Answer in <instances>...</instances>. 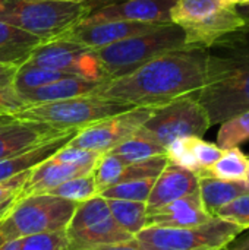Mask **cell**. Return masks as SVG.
<instances>
[{"mask_svg": "<svg viewBox=\"0 0 249 250\" xmlns=\"http://www.w3.org/2000/svg\"><path fill=\"white\" fill-rule=\"evenodd\" d=\"M226 248L227 250H249V231L238 234Z\"/></svg>", "mask_w": 249, "mask_h": 250, "instance_id": "cell-41", "label": "cell"}, {"mask_svg": "<svg viewBox=\"0 0 249 250\" xmlns=\"http://www.w3.org/2000/svg\"><path fill=\"white\" fill-rule=\"evenodd\" d=\"M25 64L62 72L90 81L107 82L95 51L68 38L41 42Z\"/></svg>", "mask_w": 249, "mask_h": 250, "instance_id": "cell-9", "label": "cell"}, {"mask_svg": "<svg viewBox=\"0 0 249 250\" xmlns=\"http://www.w3.org/2000/svg\"><path fill=\"white\" fill-rule=\"evenodd\" d=\"M78 132H79L78 129L69 130L68 133L59 138H54L51 141H47L38 146H34L32 149H28L16 157L0 161V182L7 180L13 176L31 171L40 164H43L44 161L50 160L56 152H59L62 148L69 145V142L75 138Z\"/></svg>", "mask_w": 249, "mask_h": 250, "instance_id": "cell-19", "label": "cell"}, {"mask_svg": "<svg viewBox=\"0 0 249 250\" xmlns=\"http://www.w3.org/2000/svg\"><path fill=\"white\" fill-rule=\"evenodd\" d=\"M0 250H21V240H13L6 245H3Z\"/></svg>", "mask_w": 249, "mask_h": 250, "instance_id": "cell-46", "label": "cell"}, {"mask_svg": "<svg viewBox=\"0 0 249 250\" xmlns=\"http://www.w3.org/2000/svg\"><path fill=\"white\" fill-rule=\"evenodd\" d=\"M198 192V176L172 163L156 177L151 193L147 199V214H153L163 207Z\"/></svg>", "mask_w": 249, "mask_h": 250, "instance_id": "cell-15", "label": "cell"}, {"mask_svg": "<svg viewBox=\"0 0 249 250\" xmlns=\"http://www.w3.org/2000/svg\"><path fill=\"white\" fill-rule=\"evenodd\" d=\"M29 173L31 171H26V173L18 174V176H13V177H10L7 180L0 182V204L15 198L19 193V190L22 189L23 183L29 177Z\"/></svg>", "mask_w": 249, "mask_h": 250, "instance_id": "cell-37", "label": "cell"}, {"mask_svg": "<svg viewBox=\"0 0 249 250\" xmlns=\"http://www.w3.org/2000/svg\"><path fill=\"white\" fill-rule=\"evenodd\" d=\"M15 122H18V119L15 117L13 113H4V111H0V132L3 129H6L7 126L13 125Z\"/></svg>", "mask_w": 249, "mask_h": 250, "instance_id": "cell-42", "label": "cell"}, {"mask_svg": "<svg viewBox=\"0 0 249 250\" xmlns=\"http://www.w3.org/2000/svg\"><path fill=\"white\" fill-rule=\"evenodd\" d=\"M26 107L18 92L10 88H0V111L4 113H16L21 108Z\"/></svg>", "mask_w": 249, "mask_h": 250, "instance_id": "cell-38", "label": "cell"}, {"mask_svg": "<svg viewBox=\"0 0 249 250\" xmlns=\"http://www.w3.org/2000/svg\"><path fill=\"white\" fill-rule=\"evenodd\" d=\"M135 107L100 97L97 94L63 101L34 104L13 113L18 120L41 122L59 129H84L103 119L125 113Z\"/></svg>", "mask_w": 249, "mask_h": 250, "instance_id": "cell-6", "label": "cell"}, {"mask_svg": "<svg viewBox=\"0 0 249 250\" xmlns=\"http://www.w3.org/2000/svg\"><path fill=\"white\" fill-rule=\"evenodd\" d=\"M68 248L66 250H85L104 246V245H113V243H122L134 239L132 234L125 231L114 220L113 217L103 220L94 226H90L81 231L68 234Z\"/></svg>", "mask_w": 249, "mask_h": 250, "instance_id": "cell-21", "label": "cell"}, {"mask_svg": "<svg viewBox=\"0 0 249 250\" xmlns=\"http://www.w3.org/2000/svg\"><path fill=\"white\" fill-rule=\"evenodd\" d=\"M110 208L107 205V199L103 196H94L85 202H81L76 205V209L66 227V233H76L81 231L90 226H94L103 220L110 218Z\"/></svg>", "mask_w": 249, "mask_h": 250, "instance_id": "cell-26", "label": "cell"}, {"mask_svg": "<svg viewBox=\"0 0 249 250\" xmlns=\"http://www.w3.org/2000/svg\"><path fill=\"white\" fill-rule=\"evenodd\" d=\"M207 50L183 47L167 51L135 72L106 82L97 95L129 104L156 108L201 91L205 81Z\"/></svg>", "mask_w": 249, "mask_h": 250, "instance_id": "cell-1", "label": "cell"}, {"mask_svg": "<svg viewBox=\"0 0 249 250\" xmlns=\"http://www.w3.org/2000/svg\"><path fill=\"white\" fill-rule=\"evenodd\" d=\"M66 230L40 233L21 239V250H66Z\"/></svg>", "mask_w": 249, "mask_h": 250, "instance_id": "cell-33", "label": "cell"}, {"mask_svg": "<svg viewBox=\"0 0 249 250\" xmlns=\"http://www.w3.org/2000/svg\"><path fill=\"white\" fill-rule=\"evenodd\" d=\"M176 1L178 0H123L90 12L84 21H125L153 25H170V12Z\"/></svg>", "mask_w": 249, "mask_h": 250, "instance_id": "cell-11", "label": "cell"}, {"mask_svg": "<svg viewBox=\"0 0 249 250\" xmlns=\"http://www.w3.org/2000/svg\"><path fill=\"white\" fill-rule=\"evenodd\" d=\"M205 50V81L195 98L214 126L249 111V31L227 34Z\"/></svg>", "mask_w": 249, "mask_h": 250, "instance_id": "cell-2", "label": "cell"}, {"mask_svg": "<svg viewBox=\"0 0 249 250\" xmlns=\"http://www.w3.org/2000/svg\"><path fill=\"white\" fill-rule=\"evenodd\" d=\"M117 1H123V0H90L87 3L90 12L98 9V7H103V6H107V4H112V3H117Z\"/></svg>", "mask_w": 249, "mask_h": 250, "instance_id": "cell-44", "label": "cell"}, {"mask_svg": "<svg viewBox=\"0 0 249 250\" xmlns=\"http://www.w3.org/2000/svg\"><path fill=\"white\" fill-rule=\"evenodd\" d=\"M236 10L241 15V18L244 19L245 23V29L249 31V3H244V4H236Z\"/></svg>", "mask_w": 249, "mask_h": 250, "instance_id": "cell-43", "label": "cell"}, {"mask_svg": "<svg viewBox=\"0 0 249 250\" xmlns=\"http://www.w3.org/2000/svg\"><path fill=\"white\" fill-rule=\"evenodd\" d=\"M183 47H186L183 31L178 25L170 23L94 51L109 82L135 72L167 51Z\"/></svg>", "mask_w": 249, "mask_h": 250, "instance_id": "cell-4", "label": "cell"}, {"mask_svg": "<svg viewBox=\"0 0 249 250\" xmlns=\"http://www.w3.org/2000/svg\"><path fill=\"white\" fill-rule=\"evenodd\" d=\"M233 1L235 4H244V3H249V0H230Z\"/></svg>", "mask_w": 249, "mask_h": 250, "instance_id": "cell-48", "label": "cell"}, {"mask_svg": "<svg viewBox=\"0 0 249 250\" xmlns=\"http://www.w3.org/2000/svg\"><path fill=\"white\" fill-rule=\"evenodd\" d=\"M192 145V152L197 160V164L200 167V176H207L211 170V167L216 164V161L222 157L223 149L219 148L216 144L207 142L203 138H192L191 141Z\"/></svg>", "mask_w": 249, "mask_h": 250, "instance_id": "cell-34", "label": "cell"}, {"mask_svg": "<svg viewBox=\"0 0 249 250\" xmlns=\"http://www.w3.org/2000/svg\"><path fill=\"white\" fill-rule=\"evenodd\" d=\"M90 9L85 3L60 0H0V21L13 25L43 42L63 38Z\"/></svg>", "mask_w": 249, "mask_h": 250, "instance_id": "cell-3", "label": "cell"}, {"mask_svg": "<svg viewBox=\"0 0 249 250\" xmlns=\"http://www.w3.org/2000/svg\"><path fill=\"white\" fill-rule=\"evenodd\" d=\"M163 25L139 23V22H125V21H101L88 22L81 21L75 25L63 38L79 42L91 50H98L122 40L150 32Z\"/></svg>", "mask_w": 249, "mask_h": 250, "instance_id": "cell-12", "label": "cell"}, {"mask_svg": "<svg viewBox=\"0 0 249 250\" xmlns=\"http://www.w3.org/2000/svg\"><path fill=\"white\" fill-rule=\"evenodd\" d=\"M248 160H249V155H248ZM248 185H249V179H248Z\"/></svg>", "mask_w": 249, "mask_h": 250, "instance_id": "cell-50", "label": "cell"}, {"mask_svg": "<svg viewBox=\"0 0 249 250\" xmlns=\"http://www.w3.org/2000/svg\"><path fill=\"white\" fill-rule=\"evenodd\" d=\"M244 230L220 218L191 229L145 227L135 239L145 250H208L227 246Z\"/></svg>", "mask_w": 249, "mask_h": 250, "instance_id": "cell-7", "label": "cell"}, {"mask_svg": "<svg viewBox=\"0 0 249 250\" xmlns=\"http://www.w3.org/2000/svg\"><path fill=\"white\" fill-rule=\"evenodd\" d=\"M223 221L232 223L242 230L249 229V192L241 195L230 204L225 205L216 215Z\"/></svg>", "mask_w": 249, "mask_h": 250, "instance_id": "cell-35", "label": "cell"}, {"mask_svg": "<svg viewBox=\"0 0 249 250\" xmlns=\"http://www.w3.org/2000/svg\"><path fill=\"white\" fill-rule=\"evenodd\" d=\"M101 155L103 154H98V152H94V151H87V149L73 148L70 145H66L59 152H56L51 158L59 161V163H65V164L95 167V164L98 163Z\"/></svg>", "mask_w": 249, "mask_h": 250, "instance_id": "cell-36", "label": "cell"}, {"mask_svg": "<svg viewBox=\"0 0 249 250\" xmlns=\"http://www.w3.org/2000/svg\"><path fill=\"white\" fill-rule=\"evenodd\" d=\"M249 192L247 182H230L222 180L213 176L198 177V193L205 211L216 218L217 212L241 195Z\"/></svg>", "mask_w": 249, "mask_h": 250, "instance_id": "cell-20", "label": "cell"}, {"mask_svg": "<svg viewBox=\"0 0 249 250\" xmlns=\"http://www.w3.org/2000/svg\"><path fill=\"white\" fill-rule=\"evenodd\" d=\"M92 170L94 167L65 164V163H59L50 158L44 161L43 164H40L38 167H35L34 170H31L29 177L23 183L19 193L16 195V199H23L28 196L47 193L68 180L90 174Z\"/></svg>", "mask_w": 249, "mask_h": 250, "instance_id": "cell-17", "label": "cell"}, {"mask_svg": "<svg viewBox=\"0 0 249 250\" xmlns=\"http://www.w3.org/2000/svg\"><path fill=\"white\" fill-rule=\"evenodd\" d=\"M43 41L13 25L0 21V63L21 67Z\"/></svg>", "mask_w": 249, "mask_h": 250, "instance_id": "cell-22", "label": "cell"}, {"mask_svg": "<svg viewBox=\"0 0 249 250\" xmlns=\"http://www.w3.org/2000/svg\"><path fill=\"white\" fill-rule=\"evenodd\" d=\"M208 176L230 180V182H247L249 179V160L239 148L225 149L222 157L211 167Z\"/></svg>", "mask_w": 249, "mask_h": 250, "instance_id": "cell-25", "label": "cell"}, {"mask_svg": "<svg viewBox=\"0 0 249 250\" xmlns=\"http://www.w3.org/2000/svg\"><path fill=\"white\" fill-rule=\"evenodd\" d=\"M249 141V111L230 117L220 125L217 133V146L225 149L239 148Z\"/></svg>", "mask_w": 249, "mask_h": 250, "instance_id": "cell-29", "label": "cell"}, {"mask_svg": "<svg viewBox=\"0 0 249 250\" xmlns=\"http://www.w3.org/2000/svg\"><path fill=\"white\" fill-rule=\"evenodd\" d=\"M109 152L119 157L125 163H136L153 157L166 155V148L161 146L151 136H148L145 132H142V129L139 127L131 138H128Z\"/></svg>", "mask_w": 249, "mask_h": 250, "instance_id": "cell-23", "label": "cell"}, {"mask_svg": "<svg viewBox=\"0 0 249 250\" xmlns=\"http://www.w3.org/2000/svg\"><path fill=\"white\" fill-rule=\"evenodd\" d=\"M156 179H144V180H132L125 183L113 185L104 189L100 196L104 199H120V201H134V202H145L151 193Z\"/></svg>", "mask_w": 249, "mask_h": 250, "instance_id": "cell-30", "label": "cell"}, {"mask_svg": "<svg viewBox=\"0 0 249 250\" xmlns=\"http://www.w3.org/2000/svg\"><path fill=\"white\" fill-rule=\"evenodd\" d=\"M153 108L135 107L125 113L103 119L84 129L69 142L73 148L106 154L131 138L151 116Z\"/></svg>", "mask_w": 249, "mask_h": 250, "instance_id": "cell-10", "label": "cell"}, {"mask_svg": "<svg viewBox=\"0 0 249 250\" xmlns=\"http://www.w3.org/2000/svg\"><path fill=\"white\" fill-rule=\"evenodd\" d=\"M68 76H70V75L56 72V70H50V69L37 67V66L23 64L18 69L12 88L18 94H23V92L32 91V89L45 86L48 83H53V82L60 81V79L68 78Z\"/></svg>", "mask_w": 249, "mask_h": 250, "instance_id": "cell-27", "label": "cell"}, {"mask_svg": "<svg viewBox=\"0 0 249 250\" xmlns=\"http://www.w3.org/2000/svg\"><path fill=\"white\" fill-rule=\"evenodd\" d=\"M185 34L186 47L208 48L222 37L245 28L244 19L236 10V4L214 12L197 22L179 26Z\"/></svg>", "mask_w": 249, "mask_h": 250, "instance_id": "cell-14", "label": "cell"}, {"mask_svg": "<svg viewBox=\"0 0 249 250\" xmlns=\"http://www.w3.org/2000/svg\"><path fill=\"white\" fill-rule=\"evenodd\" d=\"M19 67L0 63V88H10L13 85L16 72Z\"/></svg>", "mask_w": 249, "mask_h": 250, "instance_id": "cell-39", "label": "cell"}, {"mask_svg": "<svg viewBox=\"0 0 249 250\" xmlns=\"http://www.w3.org/2000/svg\"><path fill=\"white\" fill-rule=\"evenodd\" d=\"M208 250H227L226 246H223V248H216V249H208Z\"/></svg>", "mask_w": 249, "mask_h": 250, "instance_id": "cell-49", "label": "cell"}, {"mask_svg": "<svg viewBox=\"0 0 249 250\" xmlns=\"http://www.w3.org/2000/svg\"><path fill=\"white\" fill-rule=\"evenodd\" d=\"M15 202H16V196L12 198V199H9V201H6V202H1V204H0V221H1L3 217L12 209V207L15 205Z\"/></svg>", "mask_w": 249, "mask_h": 250, "instance_id": "cell-45", "label": "cell"}, {"mask_svg": "<svg viewBox=\"0 0 249 250\" xmlns=\"http://www.w3.org/2000/svg\"><path fill=\"white\" fill-rule=\"evenodd\" d=\"M210 127L208 114L194 95L153 108L151 116L141 126L142 132L164 148L181 138H203Z\"/></svg>", "mask_w": 249, "mask_h": 250, "instance_id": "cell-8", "label": "cell"}, {"mask_svg": "<svg viewBox=\"0 0 249 250\" xmlns=\"http://www.w3.org/2000/svg\"><path fill=\"white\" fill-rule=\"evenodd\" d=\"M113 220L134 237L147 227V204L120 199H107Z\"/></svg>", "mask_w": 249, "mask_h": 250, "instance_id": "cell-24", "label": "cell"}, {"mask_svg": "<svg viewBox=\"0 0 249 250\" xmlns=\"http://www.w3.org/2000/svg\"><path fill=\"white\" fill-rule=\"evenodd\" d=\"M76 205L47 193L16 199L0 221V248L34 234L66 230Z\"/></svg>", "mask_w": 249, "mask_h": 250, "instance_id": "cell-5", "label": "cell"}, {"mask_svg": "<svg viewBox=\"0 0 249 250\" xmlns=\"http://www.w3.org/2000/svg\"><path fill=\"white\" fill-rule=\"evenodd\" d=\"M60 1H72V3H88L90 0H60Z\"/></svg>", "mask_w": 249, "mask_h": 250, "instance_id": "cell-47", "label": "cell"}, {"mask_svg": "<svg viewBox=\"0 0 249 250\" xmlns=\"http://www.w3.org/2000/svg\"><path fill=\"white\" fill-rule=\"evenodd\" d=\"M69 130L73 129H59L41 122L18 120L0 132V161L16 157Z\"/></svg>", "mask_w": 249, "mask_h": 250, "instance_id": "cell-13", "label": "cell"}, {"mask_svg": "<svg viewBox=\"0 0 249 250\" xmlns=\"http://www.w3.org/2000/svg\"><path fill=\"white\" fill-rule=\"evenodd\" d=\"M85 250H145L138 240L134 237L128 242H122V243H113V245H104V246H98V248H92V249Z\"/></svg>", "mask_w": 249, "mask_h": 250, "instance_id": "cell-40", "label": "cell"}, {"mask_svg": "<svg viewBox=\"0 0 249 250\" xmlns=\"http://www.w3.org/2000/svg\"><path fill=\"white\" fill-rule=\"evenodd\" d=\"M126 164L128 163H125L123 160H120L119 157H116L110 152H106L100 157L98 163L95 164V167L92 170V174H94V179H95L100 193L104 189L117 183V179Z\"/></svg>", "mask_w": 249, "mask_h": 250, "instance_id": "cell-31", "label": "cell"}, {"mask_svg": "<svg viewBox=\"0 0 249 250\" xmlns=\"http://www.w3.org/2000/svg\"><path fill=\"white\" fill-rule=\"evenodd\" d=\"M213 217L205 211L200 193L183 196L147 217V227L160 229H191L211 221Z\"/></svg>", "mask_w": 249, "mask_h": 250, "instance_id": "cell-16", "label": "cell"}, {"mask_svg": "<svg viewBox=\"0 0 249 250\" xmlns=\"http://www.w3.org/2000/svg\"><path fill=\"white\" fill-rule=\"evenodd\" d=\"M47 195H53V196L75 202V204H81L94 196H98L100 192H98L94 174L91 171L90 174H85V176H81V177H76V179H72L59 185L57 188L47 192Z\"/></svg>", "mask_w": 249, "mask_h": 250, "instance_id": "cell-28", "label": "cell"}, {"mask_svg": "<svg viewBox=\"0 0 249 250\" xmlns=\"http://www.w3.org/2000/svg\"><path fill=\"white\" fill-rule=\"evenodd\" d=\"M106 82L101 81H90L78 76H68L60 81H56L53 83H48L45 86L18 94L22 101L26 105L34 104H45V103H54V101H63L69 98L84 97V95H92L97 94L98 89Z\"/></svg>", "mask_w": 249, "mask_h": 250, "instance_id": "cell-18", "label": "cell"}, {"mask_svg": "<svg viewBox=\"0 0 249 250\" xmlns=\"http://www.w3.org/2000/svg\"><path fill=\"white\" fill-rule=\"evenodd\" d=\"M192 138H181L173 141L167 148H166V155L169 161L178 167H182L185 170L192 171L194 174L200 176V167L197 164V160L192 152V145H191Z\"/></svg>", "mask_w": 249, "mask_h": 250, "instance_id": "cell-32", "label": "cell"}]
</instances>
